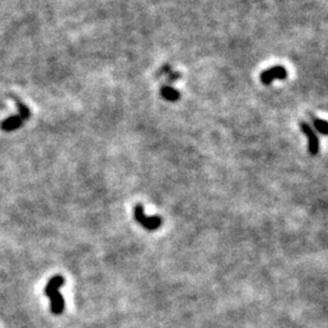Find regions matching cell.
<instances>
[{
	"label": "cell",
	"instance_id": "6da1fadb",
	"mask_svg": "<svg viewBox=\"0 0 328 328\" xmlns=\"http://www.w3.org/2000/svg\"><path fill=\"white\" fill-rule=\"evenodd\" d=\"M65 285L64 276L56 275L49 281L46 285L44 293L46 296H49L50 302H51V312L56 316L61 315L65 310V299L64 296L60 294V288Z\"/></svg>",
	"mask_w": 328,
	"mask_h": 328
},
{
	"label": "cell",
	"instance_id": "7a4b0ae2",
	"mask_svg": "<svg viewBox=\"0 0 328 328\" xmlns=\"http://www.w3.org/2000/svg\"><path fill=\"white\" fill-rule=\"evenodd\" d=\"M134 217L141 226H144L146 230H150V231H154V230L159 229L163 223L162 217L158 215H153V216L146 215V214H145L143 204L140 203L134 207Z\"/></svg>",
	"mask_w": 328,
	"mask_h": 328
},
{
	"label": "cell",
	"instance_id": "3957f363",
	"mask_svg": "<svg viewBox=\"0 0 328 328\" xmlns=\"http://www.w3.org/2000/svg\"><path fill=\"white\" fill-rule=\"evenodd\" d=\"M302 131L307 135L308 138V151L312 156H316L320 152V140L316 131L311 128V125L307 122H300Z\"/></svg>",
	"mask_w": 328,
	"mask_h": 328
},
{
	"label": "cell",
	"instance_id": "277c9868",
	"mask_svg": "<svg viewBox=\"0 0 328 328\" xmlns=\"http://www.w3.org/2000/svg\"><path fill=\"white\" fill-rule=\"evenodd\" d=\"M287 75H288V72L283 66H274V67L265 69L260 74V81L264 85H270L275 79H286Z\"/></svg>",
	"mask_w": 328,
	"mask_h": 328
},
{
	"label": "cell",
	"instance_id": "5b68a950",
	"mask_svg": "<svg viewBox=\"0 0 328 328\" xmlns=\"http://www.w3.org/2000/svg\"><path fill=\"white\" fill-rule=\"evenodd\" d=\"M23 121H22V118L18 115H15V116H11L9 117V118H6L0 123V128H2L3 131H14L16 130V129L21 128L22 125H23Z\"/></svg>",
	"mask_w": 328,
	"mask_h": 328
},
{
	"label": "cell",
	"instance_id": "8992f818",
	"mask_svg": "<svg viewBox=\"0 0 328 328\" xmlns=\"http://www.w3.org/2000/svg\"><path fill=\"white\" fill-rule=\"evenodd\" d=\"M159 94L163 99L169 101V102H176V101L180 100V96H181L180 93H179V90H176L175 88L170 87V85H163V87L160 88Z\"/></svg>",
	"mask_w": 328,
	"mask_h": 328
},
{
	"label": "cell",
	"instance_id": "52a82bcc",
	"mask_svg": "<svg viewBox=\"0 0 328 328\" xmlns=\"http://www.w3.org/2000/svg\"><path fill=\"white\" fill-rule=\"evenodd\" d=\"M11 99L14 100L15 105L17 106L18 116L21 117L22 121H23V122L28 121V119L31 118V116H32V113H31L30 107H28V106L26 105V103H24L23 101H22V100L20 99V97L16 96V95H11Z\"/></svg>",
	"mask_w": 328,
	"mask_h": 328
},
{
	"label": "cell",
	"instance_id": "ba28073f",
	"mask_svg": "<svg viewBox=\"0 0 328 328\" xmlns=\"http://www.w3.org/2000/svg\"><path fill=\"white\" fill-rule=\"evenodd\" d=\"M311 121L312 124H314V130H316L318 132H321L322 135L327 134V122L323 121V119L317 118V117L311 116Z\"/></svg>",
	"mask_w": 328,
	"mask_h": 328
},
{
	"label": "cell",
	"instance_id": "9c48e42d",
	"mask_svg": "<svg viewBox=\"0 0 328 328\" xmlns=\"http://www.w3.org/2000/svg\"><path fill=\"white\" fill-rule=\"evenodd\" d=\"M180 77H181V74L179 73V72L172 71L169 73L168 78H167V81H168L169 84H173V83H175V81H178L179 79H180Z\"/></svg>",
	"mask_w": 328,
	"mask_h": 328
},
{
	"label": "cell",
	"instance_id": "30bf717a",
	"mask_svg": "<svg viewBox=\"0 0 328 328\" xmlns=\"http://www.w3.org/2000/svg\"><path fill=\"white\" fill-rule=\"evenodd\" d=\"M170 72H172V67H170L169 65H164L163 67H160L159 72H158V73H157V77H160V75H163V74L170 73Z\"/></svg>",
	"mask_w": 328,
	"mask_h": 328
}]
</instances>
